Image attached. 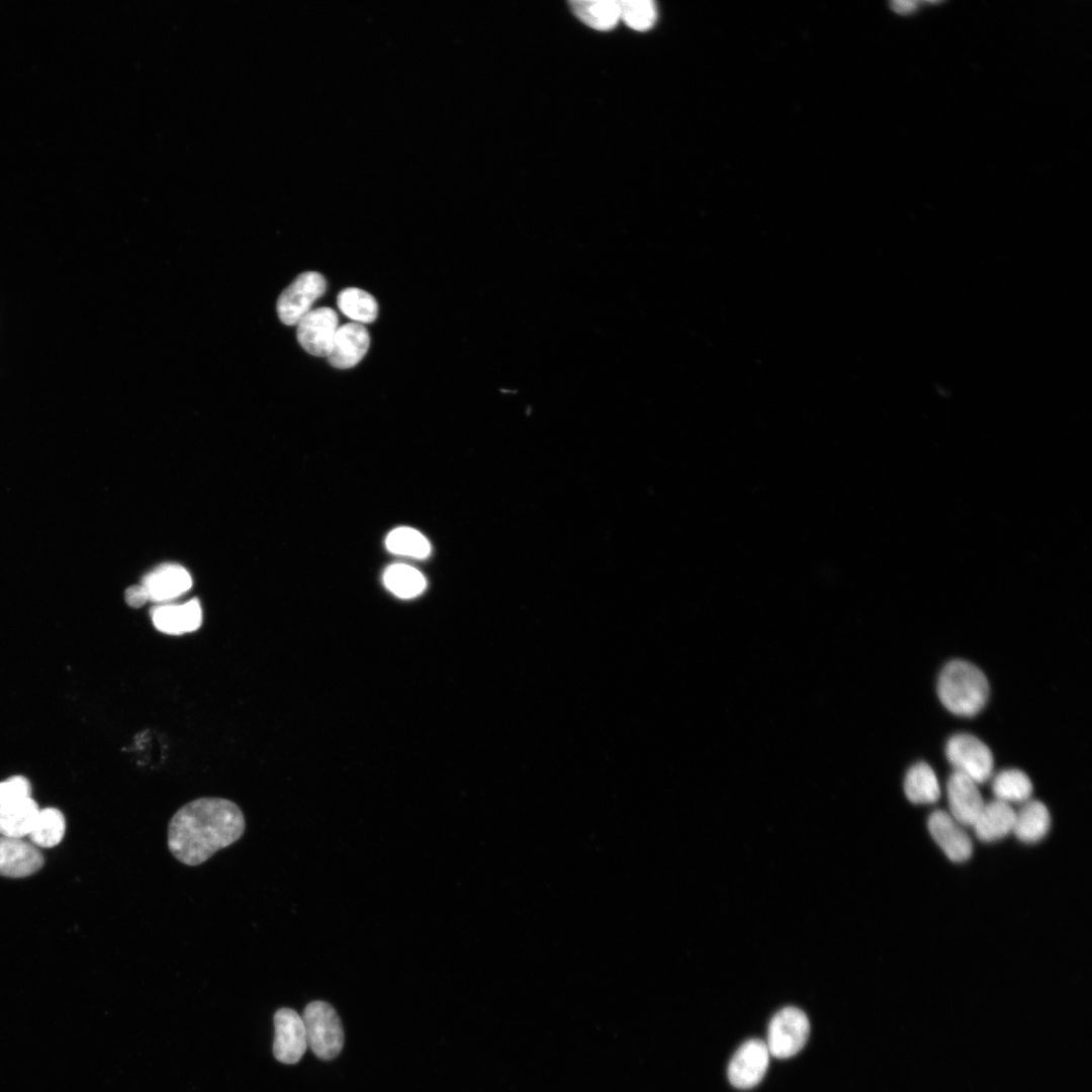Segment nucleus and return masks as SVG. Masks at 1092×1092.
<instances>
[{"label": "nucleus", "mask_w": 1092, "mask_h": 1092, "mask_svg": "<svg viewBox=\"0 0 1092 1092\" xmlns=\"http://www.w3.org/2000/svg\"><path fill=\"white\" fill-rule=\"evenodd\" d=\"M810 1033V1023L806 1014L796 1007H785L771 1018L766 1046L769 1055L778 1059H788L798 1054L805 1045Z\"/></svg>", "instance_id": "5"}, {"label": "nucleus", "mask_w": 1092, "mask_h": 1092, "mask_svg": "<svg viewBox=\"0 0 1092 1092\" xmlns=\"http://www.w3.org/2000/svg\"><path fill=\"white\" fill-rule=\"evenodd\" d=\"M296 326L300 346L313 356L327 357L340 327L337 312L328 306L313 308Z\"/></svg>", "instance_id": "7"}, {"label": "nucleus", "mask_w": 1092, "mask_h": 1092, "mask_svg": "<svg viewBox=\"0 0 1092 1092\" xmlns=\"http://www.w3.org/2000/svg\"><path fill=\"white\" fill-rule=\"evenodd\" d=\"M369 345L370 336L364 325L348 323L338 328L327 358L333 367L349 369L363 359Z\"/></svg>", "instance_id": "12"}, {"label": "nucleus", "mask_w": 1092, "mask_h": 1092, "mask_svg": "<svg viewBox=\"0 0 1092 1092\" xmlns=\"http://www.w3.org/2000/svg\"><path fill=\"white\" fill-rule=\"evenodd\" d=\"M151 618L157 630L169 635H181L197 630L202 622V611L198 600L184 604H164L151 611Z\"/></svg>", "instance_id": "15"}, {"label": "nucleus", "mask_w": 1092, "mask_h": 1092, "mask_svg": "<svg viewBox=\"0 0 1092 1092\" xmlns=\"http://www.w3.org/2000/svg\"><path fill=\"white\" fill-rule=\"evenodd\" d=\"M945 755L953 767L978 785L987 782L993 776L994 757L991 749L977 736L970 733H957L946 742Z\"/></svg>", "instance_id": "4"}, {"label": "nucleus", "mask_w": 1092, "mask_h": 1092, "mask_svg": "<svg viewBox=\"0 0 1092 1092\" xmlns=\"http://www.w3.org/2000/svg\"><path fill=\"white\" fill-rule=\"evenodd\" d=\"M337 304L342 313L353 323L361 325L374 322L378 314L375 298L367 291L356 287L343 289L338 294Z\"/></svg>", "instance_id": "22"}, {"label": "nucleus", "mask_w": 1092, "mask_h": 1092, "mask_svg": "<svg viewBox=\"0 0 1092 1092\" xmlns=\"http://www.w3.org/2000/svg\"><path fill=\"white\" fill-rule=\"evenodd\" d=\"M930 835L945 855L954 862L969 859L973 852V842L964 826L944 810L933 811L927 820Z\"/></svg>", "instance_id": "10"}, {"label": "nucleus", "mask_w": 1092, "mask_h": 1092, "mask_svg": "<svg viewBox=\"0 0 1092 1092\" xmlns=\"http://www.w3.org/2000/svg\"><path fill=\"white\" fill-rule=\"evenodd\" d=\"M990 687L984 672L975 664L954 659L941 669L937 680V695L950 713L960 717H974L986 706Z\"/></svg>", "instance_id": "2"}, {"label": "nucleus", "mask_w": 1092, "mask_h": 1092, "mask_svg": "<svg viewBox=\"0 0 1092 1092\" xmlns=\"http://www.w3.org/2000/svg\"><path fill=\"white\" fill-rule=\"evenodd\" d=\"M569 6L580 21L597 30L613 29L620 20L619 1L572 0Z\"/></svg>", "instance_id": "20"}, {"label": "nucleus", "mask_w": 1092, "mask_h": 1092, "mask_svg": "<svg viewBox=\"0 0 1092 1092\" xmlns=\"http://www.w3.org/2000/svg\"><path fill=\"white\" fill-rule=\"evenodd\" d=\"M43 864L38 847L23 838L0 835V875L23 878L37 872Z\"/></svg>", "instance_id": "13"}, {"label": "nucleus", "mask_w": 1092, "mask_h": 1092, "mask_svg": "<svg viewBox=\"0 0 1092 1092\" xmlns=\"http://www.w3.org/2000/svg\"><path fill=\"white\" fill-rule=\"evenodd\" d=\"M991 788L995 799L1009 805L1030 800L1033 791L1029 777L1018 768H1007L996 774L992 777Z\"/></svg>", "instance_id": "21"}, {"label": "nucleus", "mask_w": 1092, "mask_h": 1092, "mask_svg": "<svg viewBox=\"0 0 1092 1092\" xmlns=\"http://www.w3.org/2000/svg\"><path fill=\"white\" fill-rule=\"evenodd\" d=\"M619 7L620 19L634 30H648L656 21V6L651 0H621Z\"/></svg>", "instance_id": "26"}, {"label": "nucleus", "mask_w": 1092, "mask_h": 1092, "mask_svg": "<svg viewBox=\"0 0 1092 1092\" xmlns=\"http://www.w3.org/2000/svg\"><path fill=\"white\" fill-rule=\"evenodd\" d=\"M124 599L127 605L132 608H140L149 601L148 594L142 584L126 588Z\"/></svg>", "instance_id": "28"}, {"label": "nucleus", "mask_w": 1092, "mask_h": 1092, "mask_svg": "<svg viewBox=\"0 0 1092 1092\" xmlns=\"http://www.w3.org/2000/svg\"><path fill=\"white\" fill-rule=\"evenodd\" d=\"M1015 810L1011 805L994 799L985 803L972 827L978 839L993 842L1009 835L1013 830Z\"/></svg>", "instance_id": "16"}, {"label": "nucleus", "mask_w": 1092, "mask_h": 1092, "mask_svg": "<svg viewBox=\"0 0 1092 1092\" xmlns=\"http://www.w3.org/2000/svg\"><path fill=\"white\" fill-rule=\"evenodd\" d=\"M244 831L245 817L236 803L223 798H199L172 816L168 847L180 862L198 866L240 839Z\"/></svg>", "instance_id": "1"}, {"label": "nucleus", "mask_w": 1092, "mask_h": 1092, "mask_svg": "<svg viewBox=\"0 0 1092 1092\" xmlns=\"http://www.w3.org/2000/svg\"><path fill=\"white\" fill-rule=\"evenodd\" d=\"M325 277L314 271L299 274L279 295L276 309L280 321L293 326L309 311L325 293Z\"/></svg>", "instance_id": "6"}, {"label": "nucleus", "mask_w": 1092, "mask_h": 1092, "mask_svg": "<svg viewBox=\"0 0 1092 1092\" xmlns=\"http://www.w3.org/2000/svg\"><path fill=\"white\" fill-rule=\"evenodd\" d=\"M916 8V4L911 1H895L892 3V9L900 14H908Z\"/></svg>", "instance_id": "29"}, {"label": "nucleus", "mask_w": 1092, "mask_h": 1092, "mask_svg": "<svg viewBox=\"0 0 1092 1092\" xmlns=\"http://www.w3.org/2000/svg\"><path fill=\"white\" fill-rule=\"evenodd\" d=\"M301 1018L307 1046L321 1060L335 1059L344 1045V1030L334 1007L324 1001H312L305 1006Z\"/></svg>", "instance_id": "3"}, {"label": "nucleus", "mask_w": 1092, "mask_h": 1092, "mask_svg": "<svg viewBox=\"0 0 1092 1092\" xmlns=\"http://www.w3.org/2000/svg\"><path fill=\"white\" fill-rule=\"evenodd\" d=\"M31 787L22 776H14L0 782V807L30 797Z\"/></svg>", "instance_id": "27"}, {"label": "nucleus", "mask_w": 1092, "mask_h": 1092, "mask_svg": "<svg viewBox=\"0 0 1092 1092\" xmlns=\"http://www.w3.org/2000/svg\"><path fill=\"white\" fill-rule=\"evenodd\" d=\"M904 792L914 804H932L940 797V787L933 768L926 762L913 764L904 779Z\"/></svg>", "instance_id": "18"}, {"label": "nucleus", "mask_w": 1092, "mask_h": 1092, "mask_svg": "<svg viewBox=\"0 0 1092 1092\" xmlns=\"http://www.w3.org/2000/svg\"><path fill=\"white\" fill-rule=\"evenodd\" d=\"M1051 828V815L1046 806L1038 800H1028L1015 811L1012 833L1024 843L1040 841Z\"/></svg>", "instance_id": "17"}, {"label": "nucleus", "mask_w": 1092, "mask_h": 1092, "mask_svg": "<svg viewBox=\"0 0 1092 1092\" xmlns=\"http://www.w3.org/2000/svg\"><path fill=\"white\" fill-rule=\"evenodd\" d=\"M387 549L397 555L425 558L431 552L428 539L419 531L410 527L392 530L386 537Z\"/></svg>", "instance_id": "25"}, {"label": "nucleus", "mask_w": 1092, "mask_h": 1092, "mask_svg": "<svg viewBox=\"0 0 1092 1092\" xmlns=\"http://www.w3.org/2000/svg\"><path fill=\"white\" fill-rule=\"evenodd\" d=\"M766 1043L757 1038L743 1042L728 1065L730 1083L738 1089H749L763 1078L769 1063Z\"/></svg>", "instance_id": "8"}, {"label": "nucleus", "mask_w": 1092, "mask_h": 1092, "mask_svg": "<svg viewBox=\"0 0 1092 1092\" xmlns=\"http://www.w3.org/2000/svg\"><path fill=\"white\" fill-rule=\"evenodd\" d=\"M383 582L388 590L401 599L415 598L426 588L424 575L413 566L401 563L386 568Z\"/></svg>", "instance_id": "24"}, {"label": "nucleus", "mask_w": 1092, "mask_h": 1092, "mask_svg": "<svg viewBox=\"0 0 1092 1092\" xmlns=\"http://www.w3.org/2000/svg\"><path fill=\"white\" fill-rule=\"evenodd\" d=\"M65 831L63 813L56 808H44L39 809L28 838L36 847L49 848L62 841Z\"/></svg>", "instance_id": "23"}, {"label": "nucleus", "mask_w": 1092, "mask_h": 1092, "mask_svg": "<svg viewBox=\"0 0 1092 1092\" xmlns=\"http://www.w3.org/2000/svg\"><path fill=\"white\" fill-rule=\"evenodd\" d=\"M39 808L29 797L0 807V835L23 838L30 833Z\"/></svg>", "instance_id": "19"}, {"label": "nucleus", "mask_w": 1092, "mask_h": 1092, "mask_svg": "<svg viewBox=\"0 0 1092 1092\" xmlns=\"http://www.w3.org/2000/svg\"><path fill=\"white\" fill-rule=\"evenodd\" d=\"M142 585L149 601L165 603L185 594L192 586V578L183 566L166 563L149 572Z\"/></svg>", "instance_id": "14"}, {"label": "nucleus", "mask_w": 1092, "mask_h": 1092, "mask_svg": "<svg viewBox=\"0 0 1092 1092\" xmlns=\"http://www.w3.org/2000/svg\"><path fill=\"white\" fill-rule=\"evenodd\" d=\"M946 797L948 813L964 827L974 824L985 804L979 785L957 771L947 780Z\"/></svg>", "instance_id": "11"}, {"label": "nucleus", "mask_w": 1092, "mask_h": 1092, "mask_svg": "<svg viewBox=\"0 0 1092 1092\" xmlns=\"http://www.w3.org/2000/svg\"><path fill=\"white\" fill-rule=\"evenodd\" d=\"M275 1038L273 1054L283 1064L299 1062L306 1051L307 1040L303 1020L290 1008H280L274 1015Z\"/></svg>", "instance_id": "9"}]
</instances>
